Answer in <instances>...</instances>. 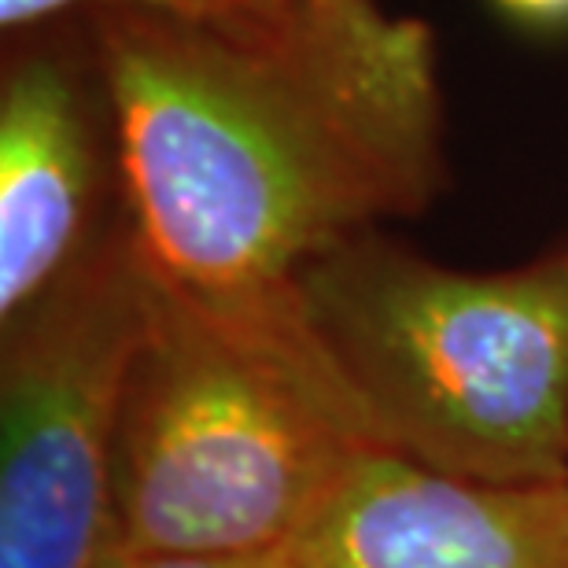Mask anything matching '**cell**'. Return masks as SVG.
<instances>
[{
	"label": "cell",
	"mask_w": 568,
	"mask_h": 568,
	"mask_svg": "<svg viewBox=\"0 0 568 568\" xmlns=\"http://www.w3.org/2000/svg\"><path fill=\"white\" fill-rule=\"evenodd\" d=\"M85 19L148 277L369 439L306 325L303 277L351 236L425 214L447 185L432 27L381 0Z\"/></svg>",
	"instance_id": "cell-1"
},
{
	"label": "cell",
	"mask_w": 568,
	"mask_h": 568,
	"mask_svg": "<svg viewBox=\"0 0 568 568\" xmlns=\"http://www.w3.org/2000/svg\"><path fill=\"white\" fill-rule=\"evenodd\" d=\"M303 314L377 447L484 484L568 480V241L473 274L366 230L306 270Z\"/></svg>",
	"instance_id": "cell-2"
},
{
	"label": "cell",
	"mask_w": 568,
	"mask_h": 568,
	"mask_svg": "<svg viewBox=\"0 0 568 568\" xmlns=\"http://www.w3.org/2000/svg\"><path fill=\"white\" fill-rule=\"evenodd\" d=\"M369 447L288 373L148 277V328L119 425V550H288Z\"/></svg>",
	"instance_id": "cell-3"
},
{
	"label": "cell",
	"mask_w": 568,
	"mask_h": 568,
	"mask_svg": "<svg viewBox=\"0 0 568 568\" xmlns=\"http://www.w3.org/2000/svg\"><path fill=\"white\" fill-rule=\"evenodd\" d=\"M148 328L126 211L52 292L0 325V568H104L115 462Z\"/></svg>",
	"instance_id": "cell-4"
},
{
	"label": "cell",
	"mask_w": 568,
	"mask_h": 568,
	"mask_svg": "<svg viewBox=\"0 0 568 568\" xmlns=\"http://www.w3.org/2000/svg\"><path fill=\"white\" fill-rule=\"evenodd\" d=\"M119 219L115 111L85 11L4 33L0 325L52 292Z\"/></svg>",
	"instance_id": "cell-5"
},
{
	"label": "cell",
	"mask_w": 568,
	"mask_h": 568,
	"mask_svg": "<svg viewBox=\"0 0 568 568\" xmlns=\"http://www.w3.org/2000/svg\"><path fill=\"white\" fill-rule=\"evenodd\" d=\"M292 550L303 568H568V480L484 484L369 447Z\"/></svg>",
	"instance_id": "cell-6"
},
{
	"label": "cell",
	"mask_w": 568,
	"mask_h": 568,
	"mask_svg": "<svg viewBox=\"0 0 568 568\" xmlns=\"http://www.w3.org/2000/svg\"><path fill=\"white\" fill-rule=\"evenodd\" d=\"M222 0H0V30L16 33L38 22L82 16L93 8H174V11H203Z\"/></svg>",
	"instance_id": "cell-7"
},
{
	"label": "cell",
	"mask_w": 568,
	"mask_h": 568,
	"mask_svg": "<svg viewBox=\"0 0 568 568\" xmlns=\"http://www.w3.org/2000/svg\"><path fill=\"white\" fill-rule=\"evenodd\" d=\"M104 568H303L295 550L263 554H130L115 550Z\"/></svg>",
	"instance_id": "cell-8"
},
{
	"label": "cell",
	"mask_w": 568,
	"mask_h": 568,
	"mask_svg": "<svg viewBox=\"0 0 568 568\" xmlns=\"http://www.w3.org/2000/svg\"><path fill=\"white\" fill-rule=\"evenodd\" d=\"M495 4L520 22H536V27L568 22V0H495Z\"/></svg>",
	"instance_id": "cell-9"
}]
</instances>
